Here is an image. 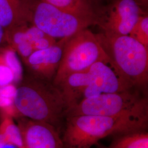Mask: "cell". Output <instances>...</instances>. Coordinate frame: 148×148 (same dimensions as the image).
Returning <instances> with one entry per match:
<instances>
[{"mask_svg": "<svg viewBox=\"0 0 148 148\" xmlns=\"http://www.w3.org/2000/svg\"><path fill=\"white\" fill-rule=\"evenodd\" d=\"M10 84L16 85L14 75L5 64L0 53V87Z\"/></svg>", "mask_w": 148, "mask_h": 148, "instance_id": "20", "label": "cell"}, {"mask_svg": "<svg viewBox=\"0 0 148 148\" xmlns=\"http://www.w3.org/2000/svg\"><path fill=\"white\" fill-rule=\"evenodd\" d=\"M66 119L64 145L90 148L111 135L145 131L148 123V99L144 98L132 109L117 115H78Z\"/></svg>", "mask_w": 148, "mask_h": 148, "instance_id": "1", "label": "cell"}, {"mask_svg": "<svg viewBox=\"0 0 148 148\" xmlns=\"http://www.w3.org/2000/svg\"><path fill=\"white\" fill-rule=\"evenodd\" d=\"M14 106L19 117L47 123L59 131L69 110L58 87L32 75L23 76L16 85Z\"/></svg>", "mask_w": 148, "mask_h": 148, "instance_id": "2", "label": "cell"}, {"mask_svg": "<svg viewBox=\"0 0 148 148\" xmlns=\"http://www.w3.org/2000/svg\"><path fill=\"white\" fill-rule=\"evenodd\" d=\"M109 148H148V134L145 131L121 135Z\"/></svg>", "mask_w": 148, "mask_h": 148, "instance_id": "15", "label": "cell"}, {"mask_svg": "<svg viewBox=\"0 0 148 148\" xmlns=\"http://www.w3.org/2000/svg\"><path fill=\"white\" fill-rule=\"evenodd\" d=\"M90 82V73L87 69L70 75L57 86L63 95L69 108L68 111L84 99L85 91Z\"/></svg>", "mask_w": 148, "mask_h": 148, "instance_id": "11", "label": "cell"}, {"mask_svg": "<svg viewBox=\"0 0 148 148\" xmlns=\"http://www.w3.org/2000/svg\"><path fill=\"white\" fill-rule=\"evenodd\" d=\"M109 59L95 34L87 29H84L66 41L52 82L58 86L70 75L86 70L96 62Z\"/></svg>", "mask_w": 148, "mask_h": 148, "instance_id": "5", "label": "cell"}, {"mask_svg": "<svg viewBox=\"0 0 148 148\" xmlns=\"http://www.w3.org/2000/svg\"><path fill=\"white\" fill-rule=\"evenodd\" d=\"M67 39H60L49 47L36 51L24 60L30 75L49 81L53 79L62 58Z\"/></svg>", "mask_w": 148, "mask_h": 148, "instance_id": "10", "label": "cell"}, {"mask_svg": "<svg viewBox=\"0 0 148 148\" xmlns=\"http://www.w3.org/2000/svg\"><path fill=\"white\" fill-rule=\"evenodd\" d=\"M148 48V16L145 13L140 16L128 35Z\"/></svg>", "mask_w": 148, "mask_h": 148, "instance_id": "19", "label": "cell"}, {"mask_svg": "<svg viewBox=\"0 0 148 148\" xmlns=\"http://www.w3.org/2000/svg\"><path fill=\"white\" fill-rule=\"evenodd\" d=\"M64 148H79V147H70V146H64Z\"/></svg>", "mask_w": 148, "mask_h": 148, "instance_id": "26", "label": "cell"}, {"mask_svg": "<svg viewBox=\"0 0 148 148\" xmlns=\"http://www.w3.org/2000/svg\"><path fill=\"white\" fill-rule=\"evenodd\" d=\"M144 13L135 0H114L103 8L95 10V24L106 34L128 35Z\"/></svg>", "mask_w": 148, "mask_h": 148, "instance_id": "7", "label": "cell"}, {"mask_svg": "<svg viewBox=\"0 0 148 148\" xmlns=\"http://www.w3.org/2000/svg\"><path fill=\"white\" fill-rule=\"evenodd\" d=\"M18 125L24 148H64L59 131L49 123L20 117Z\"/></svg>", "mask_w": 148, "mask_h": 148, "instance_id": "9", "label": "cell"}, {"mask_svg": "<svg viewBox=\"0 0 148 148\" xmlns=\"http://www.w3.org/2000/svg\"><path fill=\"white\" fill-rule=\"evenodd\" d=\"M16 85L10 84L0 87V112L2 116H8L18 118L14 106Z\"/></svg>", "mask_w": 148, "mask_h": 148, "instance_id": "14", "label": "cell"}, {"mask_svg": "<svg viewBox=\"0 0 148 148\" xmlns=\"http://www.w3.org/2000/svg\"><path fill=\"white\" fill-rule=\"evenodd\" d=\"M25 33L27 40L32 43L34 52L49 47L57 42L56 39L48 36L34 25H28L27 23L25 26Z\"/></svg>", "mask_w": 148, "mask_h": 148, "instance_id": "16", "label": "cell"}, {"mask_svg": "<svg viewBox=\"0 0 148 148\" xmlns=\"http://www.w3.org/2000/svg\"><path fill=\"white\" fill-rule=\"evenodd\" d=\"M5 42V30L0 25V46Z\"/></svg>", "mask_w": 148, "mask_h": 148, "instance_id": "21", "label": "cell"}, {"mask_svg": "<svg viewBox=\"0 0 148 148\" xmlns=\"http://www.w3.org/2000/svg\"><path fill=\"white\" fill-rule=\"evenodd\" d=\"M0 53L5 64L14 75L16 85H18L24 76L22 65L18 54L15 49L9 45L7 47L0 48Z\"/></svg>", "mask_w": 148, "mask_h": 148, "instance_id": "18", "label": "cell"}, {"mask_svg": "<svg viewBox=\"0 0 148 148\" xmlns=\"http://www.w3.org/2000/svg\"><path fill=\"white\" fill-rule=\"evenodd\" d=\"M6 143L5 142V138L3 136V135L0 133V148H2V147L4 145V144Z\"/></svg>", "mask_w": 148, "mask_h": 148, "instance_id": "23", "label": "cell"}, {"mask_svg": "<svg viewBox=\"0 0 148 148\" xmlns=\"http://www.w3.org/2000/svg\"><path fill=\"white\" fill-rule=\"evenodd\" d=\"M2 148H18L16 146L12 144H10V143H5L4 145L2 147Z\"/></svg>", "mask_w": 148, "mask_h": 148, "instance_id": "24", "label": "cell"}, {"mask_svg": "<svg viewBox=\"0 0 148 148\" xmlns=\"http://www.w3.org/2000/svg\"><path fill=\"white\" fill-rule=\"evenodd\" d=\"M106 53L132 87L148 81V48L129 35L95 34Z\"/></svg>", "mask_w": 148, "mask_h": 148, "instance_id": "3", "label": "cell"}, {"mask_svg": "<svg viewBox=\"0 0 148 148\" xmlns=\"http://www.w3.org/2000/svg\"><path fill=\"white\" fill-rule=\"evenodd\" d=\"M138 4L142 8V7H146L148 6V0H135Z\"/></svg>", "mask_w": 148, "mask_h": 148, "instance_id": "22", "label": "cell"}, {"mask_svg": "<svg viewBox=\"0 0 148 148\" xmlns=\"http://www.w3.org/2000/svg\"><path fill=\"white\" fill-rule=\"evenodd\" d=\"M144 98L131 90L102 93L81 101L69 110L66 117L78 115L114 116L133 109Z\"/></svg>", "mask_w": 148, "mask_h": 148, "instance_id": "6", "label": "cell"}, {"mask_svg": "<svg viewBox=\"0 0 148 148\" xmlns=\"http://www.w3.org/2000/svg\"><path fill=\"white\" fill-rule=\"evenodd\" d=\"M90 85L85 91L84 99L102 93H117L132 89L111 60L97 62L88 69Z\"/></svg>", "mask_w": 148, "mask_h": 148, "instance_id": "8", "label": "cell"}, {"mask_svg": "<svg viewBox=\"0 0 148 148\" xmlns=\"http://www.w3.org/2000/svg\"><path fill=\"white\" fill-rule=\"evenodd\" d=\"M0 133L5 138L6 143L12 144L18 148H24L21 130L12 117L3 116L0 123Z\"/></svg>", "mask_w": 148, "mask_h": 148, "instance_id": "17", "label": "cell"}, {"mask_svg": "<svg viewBox=\"0 0 148 148\" xmlns=\"http://www.w3.org/2000/svg\"><path fill=\"white\" fill-rule=\"evenodd\" d=\"M21 5L23 21L56 40L69 38L95 24L93 18L66 12L43 0H21Z\"/></svg>", "mask_w": 148, "mask_h": 148, "instance_id": "4", "label": "cell"}, {"mask_svg": "<svg viewBox=\"0 0 148 148\" xmlns=\"http://www.w3.org/2000/svg\"><path fill=\"white\" fill-rule=\"evenodd\" d=\"M109 148V147H108V148Z\"/></svg>", "mask_w": 148, "mask_h": 148, "instance_id": "27", "label": "cell"}, {"mask_svg": "<svg viewBox=\"0 0 148 148\" xmlns=\"http://www.w3.org/2000/svg\"><path fill=\"white\" fill-rule=\"evenodd\" d=\"M66 12L95 20L94 6L88 0H43Z\"/></svg>", "mask_w": 148, "mask_h": 148, "instance_id": "13", "label": "cell"}, {"mask_svg": "<svg viewBox=\"0 0 148 148\" xmlns=\"http://www.w3.org/2000/svg\"><path fill=\"white\" fill-rule=\"evenodd\" d=\"M24 23L21 0H0V25L5 31Z\"/></svg>", "mask_w": 148, "mask_h": 148, "instance_id": "12", "label": "cell"}, {"mask_svg": "<svg viewBox=\"0 0 148 148\" xmlns=\"http://www.w3.org/2000/svg\"><path fill=\"white\" fill-rule=\"evenodd\" d=\"M88 1H89V2H90V3L92 5H93L94 3H97V2H98V0H88Z\"/></svg>", "mask_w": 148, "mask_h": 148, "instance_id": "25", "label": "cell"}]
</instances>
